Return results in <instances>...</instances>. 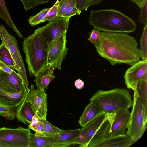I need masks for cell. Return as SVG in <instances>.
I'll return each mask as SVG.
<instances>
[{"label":"cell","instance_id":"obj_1","mask_svg":"<svg viewBox=\"0 0 147 147\" xmlns=\"http://www.w3.org/2000/svg\"><path fill=\"white\" fill-rule=\"evenodd\" d=\"M95 45L99 55L112 65L125 63L132 65L140 61L139 49L135 38L127 33L103 31Z\"/></svg>","mask_w":147,"mask_h":147},{"label":"cell","instance_id":"obj_2","mask_svg":"<svg viewBox=\"0 0 147 147\" xmlns=\"http://www.w3.org/2000/svg\"><path fill=\"white\" fill-rule=\"evenodd\" d=\"M88 23L94 28L104 32L129 33L134 32L136 28L134 20L113 9L91 11Z\"/></svg>","mask_w":147,"mask_h":147},{"label":"cell","instance_id":"obj_3","mask_svg":"<svg viewBox=\"0 0 147 147\" xmlns=\"http://www.w3.org/2000/svg\"><path fill=\"white\" fill-rule=\"evenodd\" d=\"M23 40V50L29 74L35 77L40 72L47 70V47L42 36L35 31Z\"/></svg>","mask_w":147,"mask_h":147},{"label":"cell","instance_id":"obj_4","mask_svg":"<svg viewBox=\"0 0 147 147\" xmlns=\"http://www.w3.org/2000/svg\"><path fill=\"white\" fill-rule=\"evenodd\" d=\"M90 100L97 105L103 112L108 114L129 109L133 104L129 91L120 88L107 90H98Z\"/></svg>","mask_w":147,"mask_h":147},{"label":"cell","instance_id":"obj_5","mask_svg":"<svg viewBox=\"0 0 147 147\" xmlns=\"http://www.w3.org/2000/svg\"><path fill=\"white\" fill-rule=\"evenodd\" d=\"M110 114L102 113L82 127L73 144L81 147H92L103 140L111 124Z\"/></svg>","mask_w":147,"mask_h":147},{"label":"cell","instance_id":"obj_6","mask_svg":"<svg viewBox=\"0 0 147 147\" xmlns=\"http://www.w3.org/2000/svg\"><path fill=\"white\" fill-rule=\"evenodd\" d=\"M134 91L132 110L126 128L127 129L126 134L135 142L141 137L146 129L147 114L135 88Z\"/></svg>","mask_w":147,"mask_h":147},{"label":"cell","instance_id":"obj_7","mask_svg":"<svg viewBox=\"0 0 147 147\" xmlns=\"http://www.w3.org/2000/svg\"><path fill=\"white\" fill-rule=\"evenodd\" d=\"M70 18L57 16L47 25L34 30L42 38L46 44L48 52L58 38L67 33Z\"/></svg>","mask_w":147,"mask_h":147},{"label":"cell","instance_id":"obj_8","mask_svg":"<svg viewBox=\"0 0 147 147\" xmlns=\"http://www.w3.org/2000/svg\"><path fill=\"white\" fill-rule=\"evenodd\" d=\"M0 38L9 49L14 61L18 73L22 77L28 92L30 90L28 88L25 65L20 51L18 42L13 35L9 33L3 25H0Z\"/></svg>","mask_w":147,"mask_h":147},{"label":"cell","instance_id":"obj_9","mask_svg":"<svg viewBox=\"0 0 147 147\" xmlns=\"http://www.w3.org/2000/svg\"><path fill=\"white\" fill-rule=\"evenodd\" d=\"M31 133L29 128L20 126L15 128L2 127L0 128V141L9 147H28Z\"/></svg>","mask_w":147,"mask_h":147},{"label":"cell","instance_id":"obj_10","mask_svg":"<svg viewBox=\"0 0 147 147\" xmlns=\"http://www.w3.org/2000/svg\"><path fill=\"white\" fill-rule=\"evenodd\" d=\"M66 33L59 37L48 52L47 67V70L53 66L61 70V65L67 54L66 47Z\"/></svg>","mask_w":147,"mask_h":147},{"label":"cell","instance_id":"obj_11","mask_svg":"<svg viewBox=\"0 0 147 147\" xmlns=\"http://www.w3.org/2000/svg\"><path fill=\"white\" fill-rule=\"evenodd\" d=\"M124 78L127 88L134 90L138 82L147 80V59L140 61L131 65L126 70Z\"/></svg>","mask_w":147,"mask_h":147},{"label":"cell","instance_id":"obj_12","mask_svg":"<svg viewBox=\"0 0 147 147\" xmlns=\"http://www.w3.org/2000/svg\"><path fill=\"white\" fill-rule=\"evenodd\" d=\"M27 96L35 113L40 118L46 119L47 112V94L44 90L34 89L32 84Z\"/></svg>","mask_w":147,"mask_h":147},{"label":"cell","instance_id":"obj_13","mask_svg":"<svg viewBox=\"0 0 147 147\" xmlns=\"http://www.w3.org/2000/svg\"><path fill=\"white\" fill-rule=\"evenodd\" d=\"M0 88L11 93L22 92L26 89L20 76L16 72L13 74L0 69Z\"/></svg>","mask_w":147,"mask_h":147},{"label":"cell","instance_id":"obj_14","mask_svg":"<svg viewBox=\"0 0 147 147\" xmlns=\"http://www.w3.org/2000/svg\"><path fill=\"white\" fill-rule=\"evenodd\" d=\"M130 114L128 109L119 111L115 113V117L105 135V138L125 134L126 126Z\"/></svg>","mask_w":147,"mask_h":147},{"label":"cell","instance_id":"obj_15","mask_svg":"<svg viewBox=\"0 0 147 147\" xmlns=\"http://www.w3.org/2000/svg\"><path fill=\"white\" fill-rule=\"evenodd\" d=\"M81 129L69 130H61L53 136H48L47 147H67L73 144Z\"/></svg>","mask_w":147,"mask_h":147},{"label":"cell","instance_id":"obj_16","mask_svg":"<svg viewBox=\"0 0 147 147\" xmlns=\"http://www.w3.org/2000/svg\"><path fill=\"white\" fill-rule=\"evenodd\" d=\"M16 110L15 116L18 121L26 125L31 123L36 113L28 100L27 94L22 102L17 107Z\"/></svg>","mask_w":147,"mask_h":147},{"label":"cell","instance_id":"obj_17","mask_svg":"<svg viewBox=\"0 0 147 147\" xmlns=\"http://www.w3.org/2000/svg\"><path fill=\"white\" fill-rule=\"evenodd\" d=\"M134 142L131 138L125 134L105 138L93 147H129Z\"/></svg>","mask_w":147,"mask_h":147},{"label":"cell","instance_id":"obj_18","mask_svg":"<svg viewBox=\"0 0 147 147\" xmlns=\"http://www.w3.org/2000/svg\"><path fill=\"white\" fill-rule=\"evenodd\" d=\"M27 93L26 89L22 92L11 93L0 88V103L17 107L22 102Z\"/></svg>","mask_w":147,"mask_h":147},{"label":"cell","instance_id":"obj_19","mask_svg":"<svg viewBox=\"0 0 147 147\" xmlns=\"http://www.w3.org/2000/svg\"><path fill=\"white\" fill-rule=\"evenodd\" d=\"M103 112L97 105L90 101L85 108L83 113L80 118L78 123L82 127L96 116Z\"/></svg>","mask_w":147,"mask_h":147},{"label":"cell","instance_id":"obj_20","mask_svg":"<svg viewBox=\"0 0 147 147\" xmlns=\"http://www.w3.org/2000/svg\"><path fill=\"white\" fill-rule=\"evenodd\" d=\"M35 77L34 81L36 85L38 88L43 90L47 88L49 83L55 78L47 70L40 72Z\"/></svg>","mask_w":147,"mask_h":147},{"label":"cell","instance_id":"obj_21","mask_svg":"<svg viewBox=\"0 0 147 147\" xmlns=\"http://www.w3.org/2000/svg\"><path fill=\"white\" fill-rule=\"evenodd\" d=\"M0 18L3 20L21 38L23 37L22 35L16 27L5 5V0H0Z\"/></svg>","mask_w":147,"mask_h":147},{"label":"cell","instance_id":"obj_22","mask_svg":"<svg viewBox=\"0 0 147 147\" xmlns=\"http://www.w3.org/2000/svg\"><path fill=\"white\" fill-rule=\"evenodd\" d=\"M0 61L11 69L17 71L16 64L9 49L3 42L0 45Z\"/></svg>","mask_w":147,"mask_h":147},{"label":"cell","instance_id":"obj_23","mask_svg":"<svg viewBox=\"0 0 147 147\" xmlns=\"http://www.w3.org/2000/svg\"><path fill=\"white\" fill-rule=\"evenodd\" d=\"M147 80H144L138 82L135 85L134 88H136L143 104L145 112L147 114Z\"/></svg>","mask_w":147,"mask_h":147},{"label":"cell","instance_id":"obj_24","mask_svg":"<svg viewBox=\"0 0 147 147\" xmlns=\"http://www.w3.org/2000/svg\"><path fill=\"white\" fill-rule=\"evenodd\" d=\"M48 144L47 137L30 134L28 147H47Z\"/></svg>","mask_w":147,"mask_h":147},{"label":"cell","instance_id":"obj_25","mask_svg":"<svg viewBox=\"0 0 147 147\" xmlns=\"http://www.w3.org/2000/svg\"><path fill=\"white\" fill-rule=\"evenodd\" d=\"M40 120L45 127L44 132L42 133H35V134L46 137L52 136L59 132L61 129L57 128L49 122L46 119L40 118Z\"/></svg>","mask_w":147,"mask_h":147},{"label":"cell","instance_id":"obj_26","mask_svg":"<svg viewBox=\"0 0 147 147\" xmlns=\"http://www.w3.org/2000/svg\"><path fill=\"white\" fill-rule=\"evenodd\" d=\"M139 51L140 57L142 60L147 59V25L145 26L143 30Z\"/></svg>","mask_w":147,"mask_h":147},{"label":"cell","instance_id":"obj_27","mask_svg":"<svg viewBox=\"0 0 147 147\" xmlns=\"http://www.w3.org/2000/svg\"><path fill=\"white\" fill-rule=\"evenodd\" d=\"M16 109L15 107L0 103V116L8 120H14Z\"/></svg>","mask_w":147,"mask_h":147},{"label":"cell","instance_id":"obj_28","mask_svg":"<svg viewBox=\"0 0 147 147\" xmlns=\"http://www.w3.org/2000/svg\"><path fill=\"white\" fill-rule=\"evenodd\" d=\"M28 126V128L35 131V133H41L44 131V125L36 113L33 116L31 123Z\"/></svg>","mask_w":147,"mask_h":147},{"label":"cell","instance_id":"obj_29","mask_svg":"<svg viewBox=\"0 0 147 147\" xmlns=\"http://www.w3.org/2000/svg\"><path fill=\"white\" fill-rule=\"evenodd\" d=\"M49 9L44 8L37 14L30 16L28 19L29 24L31 26H34L42 22Z\"/></svg>","mask_w":147,"mask_h":147},{"label":"cell","instance_id":"obj_30","mask_svg":"<svg viewBox=\"0 0 147 147\" xmlns=\"http://www.w3.org/2000/svg\"><path fill=\"white\" fill-rule=\"evenodd\" d=\"M77 2V8L80 11L82 10H87L90 6L98 4L103 0H76Z\"/></svg>","mask_w":147,"mask_h":147},{"label":"cell","instance_id":"obj_31","mask_svg":"<svg viewBox=\"0 0 147 147\" xmlns=\"http://www.w3.org/2000/svg\"><path fill=\"white\" fill-rule=\"evenodd\" d=\"M22 3L26 11L38 5L48 3L49 0H20Z\"/></svg>","mask_w":147,"mask_h":147},{"label":"cell","instance_id":"obj_32","mask_svg":"<svg viewBox=\"0 0 147 147\" xmlns=\"http://www.w3.org/2000/svg\"><path fill=\"white\" fill-rule=\"evenodd\" d=\"M60 1L56 0L55 3L51 7L47 12L42 21V22L48 21H50L57 16L58 5Z\"/></svg>","mask_w":147,"mask_h":147},{"label":"cell","instance_id":"obj_33","mask_svg":"<svg viewBox=\"0 0 147 147\" xmlns=\"http://www.w3.org/2000/svg\"><path fill=\"white\" fill-rule=\"evenodd\" d=\"M76 0H61L58 7L57 16L63 17L70 5Z\"/></svg>","mask_w":147,"mask_h":147},{"label":"cell","instance_id":"obj_34","mask_svg":"<svg viewBox=\"0 0 147 147\" xmlns=\"http://www.w3.org/2000/svg\"><path fill=\"white\" fill-rule=\"evenodd\" d=\"M100 31L95 28L93 29L89 33V37L88 40L95 45L99 41L100 37Z\"/></svg>","mask_w":147,"mask_h":147},{"label":"cell","instance_id":"obj_35","mask_svg":"<svg viewBox=\"0 0 147 147\" xmlns=\"http://www.w3.org/2000/svg\"><path fill=\"white\" fill-rule=\"evenodd\" d=\"M77 2L76 0L69 7L63 16V17H67L73 16L76 15H80L81 11H80L76 7Z\"/></svg>","mask_w":147,"mask_h":147},{"label":"cell","instance_id":"obj_36","mask_svg":"<svg viewBox=\"0 0 147 147\" xmlns=\"http://www.w3.org/2000/svg\"><path fill=\"white\" fill-rule=\"evenodd\" d=\"M139 16V20L141 23L144 25H147V0L142 6Z\"/></svg>","mask_w":147,"mask_h":147},{"label":"cell","instance_id":"obj_37","mask_svg":"<svg viewBox=\"0 0 147 147\" xmlns=\"http://www.w3.org/2000/svg\"><path fill=\"white\" fill-rule=\"evenodd\" d=\"M0 69L3 71L10 74H13L15 71L0 61Z\"/></svg>","mask_w":147,"mask_h":147},{"label":"cell","instance_id":"obj_38","mask_svg":"<svg viewBox=\"0 0 147 147\" xmlns=\"http://www.w3.org/2000/svg\"><path fill=\"white\" fill-rule=\"evenodd\" d=\"M74 84L76 88L78 90L82 89L84 86V82L80 79H78L76 80Z\"/></svg>","mask_w":147,"mask_h":147},{"label":"cell","instance_id":"obj_39","mask_svg":"<svg viewBox=\"0 0 147 147\" xmlns=\"http://www.w3.org/2000/svg\"><path fill=\"white\" fill-rule=\"evenodd\" d=\"M146 0H131V1L136 4L138 7L141 8Z\"/></svg>","mask_w":147,"mask_h":147},{"label":"cell","instance_id":"obj_40","mask_svg":"<svg viewBox=\"0 0 147 147\" xmlns=\"http://www.w3.org/2000/svg\"><path fill=\"white\" fill-rule=\"evenodd\" d=\"M55 68V66H52L50 67L47 70L50 74H52Z\"/></svg>","mask_w":147,"mask_h":147}]
</instances>
